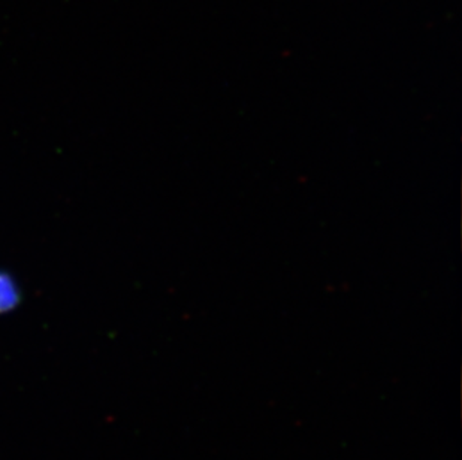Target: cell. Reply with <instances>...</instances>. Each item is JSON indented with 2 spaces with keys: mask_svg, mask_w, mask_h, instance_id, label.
Here are the masks:
<instances>
[{
  "mask_svg": "<svg viewBox=\"0 0 462 460\" xmlns=\"http://www.w3.org/2000/svg\"><path fill=\"white\" fill-rule=\"evenodd\" d=\"M20 302V291L13 278L0 272V314L8 313Z\"/></svg>",
  "mask_w": 462,
  "mask_h": 460,
  "instance_id": "obj_1",
  "label": "cell"
}]
</instances>
